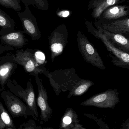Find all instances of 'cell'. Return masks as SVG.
I'll list each match as a JSON object with an SVG mask.
<instances>
[{
  "mask_svg": "<svg viewBox=\"0 0 129 129\" xmlns=\"http://www.w3.org/2000/svg\"><path fill=\"white\" fill-rule=\"evenodd\" d=\"M14 49L13 48L11 47H9L7 46H0V56L2 55V54L4 53V52H6L8 51L13 50Z\"/></svg>",
  "mask_w": 129,
  "mask_h": 129,
  "instance_id": "d4e9b609",
  "label": "cell"
},
{
  "mask_svg": "<svg viewBox=\"0 0 129 129\" xmlns=\"http://www.w3.org/2000/svg\"><path fill=\"white\" fill-rule=\"evenodd\" d=\"M0 5L17 12L21 10L20 0H0Z\"/></svg>",
  "mask_w": 129,
  "mask_h": 129,
  "instance_id": "44dd1931",
  "label": "cell"
},
{
  "mask_svg": "<svg viewBox=\"0 0 129 129\" xmlns=\"http://www.w3.org/2000/svg\"><path fill=\"white\" fill-rule=\"evenodd\" d=\"M68 31L65 24L60 25L48 37L49 48L52 62L57 57L61 55L68 43Z\"/></svg>",
  "mask_w": 129,
  "mask_h": 129,
  "instance_id": "ba28073f",
  "label": "cell"
},
{
  "mask_svg": "<svg viewBox=\"0 0 129 129\" xmlns=\"http://www.w3.org/2000/svg\"><path fill=\"white\" fill-rule=\"evenodd\" d=\"M24 33L23 31H15L1 36L0 39L3 44L7 46L19 48L24 47L28 42Z\"/></svg>",
  "mask_w": 129,
  "mask_h": 129,
  "instance_id": "4fadbf2b",
  "label": "cell"
},
{
  "mask_svg": "<svg viewBox=\"0 0 129 129\" xmlns=\"http://www.w3.org/2000/svg\"><path fill=\"white\" fill-rule=\"evenodd\" d=\"M119 0H92L88 7L93 9L92 16L94 18H99L108 7L115 4Z\"/></svg>",
  "mask_w": 129,
  "mask_h": 129,
  "instance_id": "2e32d148",
  "label": "cell"
},
{
  "mask_svg": "<svg viewBox=\"0 0 129 129\" xmlns=\"http://www.w3.org/2000/svg\"><path fill=\"white\" fill-rule=\"evenodd\" d=\"M44 74L49 79L50 84L57 96L62 92H71L81 79L74 68L56 70L53 72L47 70Z\"/></svg>",
  "mask_w": 129,
  "mask_h": 129,
  "instance_id": "6da1fadb",
  "label": "cell"
},
{
  "mask_svg": "<svg viewBox=\"0 0 129 129\" xmlns=\"http://www.w3.org/2000/svg\"><path fill=\"white\" fill-rule=\"evenodd\" d=\"M2 89L1 88H0V92H1V91H2Z\"/></svg>",
  "mask_w": 129,
  "mask_h": 129,
  "instance_id": "4dcf8cb0",
  "label": "cell"
},
{
  "mask_svg": "<svg viewBox=\"0 0 129 129\" xmlns=\"http://www.w3.org/2000/svg\"><path fill=\"white\" fill-rule=\"evenodd\" d=\"M94 83L89 80L81 79L76 86L69 92L68 98H70L72 96H80L86 92L90 87L94 85Z\"/></svg>",
  "mask_w": 129,
  "mask_h": 129,
  "instance_id": "d6986e66",
  "label": "cell"
},
{
  "mask_svg": "<svg viewBox=\"0 0 129 129\" xmlns=\"http://www.w3.org/2000/svg\"><path fill=\"white\" fill-rule=\"evenodd\" d=\"M16 22L7 13L0 8V35H6L15 31Z\"/></svg>",
  "mask_w": 129,
  "mask_h": 129,
  "instance_id": "e0dca14e",
  "label": "cell"
},
{
  "mask_svg": "<svg viewBox=\"0 0 129 129\" xmlns=\"http://www.w3.org/2000/svg\"><path fill=\"white\" fill-rule=\"evenodd\" d=\"M120 92V91L116 89H110L90 97L80 105L82 106L114 109L120 102L119 95Z\"/></svg>",
  "mask_w": 129,
  "mask_h": 129,
  "instance_id": "8992f818",
  "label": "cell"
},
{
  "mask_svg": "<svg viewBox=\"0 0 129 129\" xmlns=\"http://www.w3.org/2000/svg\"><path fill=\"white\" fill-rule=\"evenodd\" d=\"M91 118L96 120V122L98 123V125L100 126V129H110L109 127H108V126L107 124H105V123L102 122L100 120L98 119H95L94 118L92 117Z\"/></svg>",
  "mask_w": 129,
  "mask_h": 129,
  "instance_id": "cb8c5ba5",
  "label": "cell"
},
{
  "mask_svg": "<svg viewBox=\"0 0 129 129\" xmlns=\"http://www.w3.org/2000/svg\"><path fill=\"white\" fill-rule=\"evenodd\" d=\"M70 12L68 11L64 10L60 11L58 14V15L60 17H67L70 15Z\"/></svg>",
  "mask_w": 129,
  "mask_h": 129,
  "instance_id": "484cf974",
  "label": "cell"
},
{
  "mask_svg": "<svg viewBox=\"0 0 129 129\" xmlns=\"http://www.w3.org/2000/svg\"><path fill=\"white\" fill-rule=\"evenodd\" d=\"M1 97L13 118L23 117L26 119L29 116H31L34 119L38 120L26 104L9 90L2 91Z\"/></svg>",
  "mask_w": 129,
  "mask_h": 129,
  "instance_id": "5b68a950",
  "label": "cell"
},
{
  "mask_svg": "<svg viewBox=\"0 0 129 129\" xmlns=\"http://www.w3.org/2000/svg\"><path fill=\"white\" fill-rule=\"evenodd\" d=\"M128 11L126 10V7L115 6L107 9L103 12L102 19H103L104 20L99 21L98 22L102 23L119 19L126 16V14H128Z\"/></svg>",
  "mask_w": 129,
  "mask_h": 129,
  "instance_id": "9a60e30c",
  "label": "cell"
},
{
  "mask_svg": "<svg viewBox=\"0 0 129 129\" xmlns=\"http://www.w3.org/2000/svg\"><path fill=\"white\" fill-rule=\"evenodd\" d=\"M72 129H87L83 127L82 125L79 123H77L75 124V125L74 126Z\"/></svg>",
  "mask_w": 129,
  "mask_h": 129,
  "instance_id": "83f0119b",
  "label": "cell"
},
{
  "mask_svg": "<svg viewBox=\"0 0 129 129\" xmlns=\"http://www.w3.org/2000/svg\"><path fill=\"white\" fill-rule=\"evenodd\" d=\"M17 63L13 59L12 54H7L0 60V86L4 90L8 80L15 72Z\"/></svg>",
  "mask_w": 129,
  "mask_h": 129,
  "instance_id": "8fae6325",
  "label": "cell"
},
{
  "mask_svg": "<svg viewBox=\"0 0 129 129\" xmlns=\"http://www.w3.org/2000/svg\"><path fill=\"white\" fill-rule=\"evenodd\" d=\"M17 14L22 22L24 33L29 36L33 41L40 39L41 33L36 18L30 10L26 8L23 12H18Z\"/></svg>",
  "mask_w": 129,
  "mask_h": 129,
  "instance_id": "9c48e42d",
  "label": "cell"
},
{
  "mask_svg": "<svg viewBox=\"0 0 129 129\" xmlns=\"http://www.w3.org/2000/svg\"><path fill=\"white\" fill-rule=\"evenodd\" d=\"M77 123H79L77 114L72 108H68L61 119L59 129H72Z\"/></svg>",
  "mask_w": 129,
  "mask_h": 129,
  "instance_id": "ac0fdd59",
  "label": "cell"
},
{
  "mask_svg": "<svg viewBox=\"0 0 129 129\" xmlns=\"http://www.w3.org/2000/svg\"><path fill=\"white\" fill-rule=\"evenodd\" d=\"M6 129H13L12 128H10V127H8V128H6Z\"/></svg>",
  "mask_w": 129,
  "mask_h": 129,
  "instance_id": "f546056e",
  "label": "cell"
},
{
  "mask_svg": "<svg viewBox=\"0 0 129 129\" xmlns=\"http://www.w3.org/2000/svg\"><path fill=\"white\" fill-rule=\"evenodd\" d=\"M33 54L38 65L41 67H45V66L47 62L45 54L38 49H34Z\"/></svg>",
  "mask_w": 129,
  "mask_h": 129,
  "instance_id": "7402d4cb",
  "label": "cell"
},
{
  "mask_svg": "<svg viewBox=\"0 0 129 129\" xmlns=\"http://www.w3.org/2000/svg\"><path fill=\"white\" fill-rule=\"evenodd\" d=\"M77 40L79 51L84 60L101 70H105L104 61L92 43L80 31L77 32Z\"/></svg>",
  "mask_w": 129,
  "mask_h": 129,
  "instance_id": "277c9868",
  "label": "cell"
},
{
  "mask_svg": "<svg viewBox=\"0 0 129 129\" xmlns=\"http://www.w3.org/2000/svg\"><path fill=\"white\" fill-rule=\"evenodd\" d=\"M43 129H54L52 128H50V127H44Z\"/></svg>",
  "mask_w": 129,
  "mask_h": 129,
  "instance_id": "f1b7e54d",
  "label": "cell"
},
{
  "mask_svg": "<svg viewBox=\"0 0 129 129\" xmlns=\"http://www.w3.org/2000/svg\"><path fill=\"white\" fill-rule=\"evenodd\" d=\"M85 22L88 31L103 42L109 52V56L114 65L119 67L129 69V54L115 47L104 34L99 29L95 28L91 23L86 20Z\"/></svg>",
  "mask_w": 129,
  "mask_h": 129,
  "instance_id": "7a4b0ae2",
  "label": "cell"
},
{
  "mask_svg": "<svg viewBox=\"0 0 129 129\" xmlns=\"http://www.w3.org/2000/svg\"><path fill=\"white\" fill-rule=\"evenodd\" d=\"M35 80L38 86V94L37 102L41 110L40 117L42 121L47 122L52 115L53 109L48 104L47 92L42 84L41 79L37 76L35 77Z\"/></svg>",
  "mask_w": 129,
  "mask_h": 129,
  "instance_id": "30bf717a",
  "label": "cell"
},
{
  "mask_svg": "<svg viewBox=\"0 0 129 129\" xmlns=\"http://www.w3.org/2000/svg\"><path fill=\"white\" fill-rule=\"evenodd\" d=\"M8 127L16 129L12 119L2 103L0 102V129H4Z\"/></svg>",
  "mask_w": 129,
  "mask_h": 129,
  "instance_id": "ffe728a7",
  "label": "cell"
},
{
  "mask_svg": "<svg viewBox=\"0 0 129 129\" xmlns=\"http://www.w3.org/2000/svg\"><path fill=\"white\" fill-rule=\"evenodd\" d=\"M121 129H129V118L122 124Z\"/></svg>",
  "mask_w": 129,
  "mask_h": 129,
  "instance_id": "4316f807",
  "label": "cell"
},
{
  "mask_svg": "<svg viewBox=\"0 0 129 129\" xmlns=\"http://www.w3.org/2000/svg\"><path fill=\"white\" fill-rule=\"evenodd\" d=\"M18 129H43L39 126H37L35 120L30 119L24 122L20 126Z\"/></svg>",
  "mask_w": 129,
  "mask_h": 129,
  "instance_id": "603a6c76",
  "label": "cell"
},
{
  "mask_svg": "<svg viewBox=\"0 0 129 129\" xmlns=\"http://www.w3.org/2000/svg\"><path fill=\"white\" fill-rule=\"evenodd\" d=\"M104 34L109 41L116 48L129 54V40L120 34L113 33L101 28H97Z\"/></svg>",
  "mask_w": 129,
  "mask_h": 129,
  "instance_id": "5bb4252c",
  "label": "cell"
},
{
  "mask_svg": "<svg viewBox=\"0 0 129 129\" xmlns=\"http://www.w3.org/2000/svg\"><path fill=\"white\" fill-rule=\"evenodd\" d=\"M12 54L13 59L18 64L22 66L26 73L33 76H38L47 70L45 67H39L36 63L33 54V49L17 50Z\"/></svg>",
  "mask_w": 129,
  "mask_h": 129,
  "instance_id": "52a82bcc",
  "label": "cell"
},
{
  "mask_svg": "<svg viewBox=\"0 0 129 129\" xmlns=\"http://www.w3.org/2000/svg\"><path fill=\"white\" fill-rule=\"evenodd\" d=\"M97 28H101L113 33L120 34L129 38V17L121 18L106 22L95 23Z\"/></svg>",
  "mask_w": 129,
  "mask_h": 129,
  "instance_id": "7c38bea8",
  "label": "cell"
},
{
  "mask_svg": "<svg viewBox=\"0 0 129 129\" xmlns=\"http://www.w3.org/2000/svg\"><path fill=\"white\" fill-rule=\"evenodd\" d=\"M128 39H129V38H128Z\"/></svg>",
  "mask_w": 129,
  "mask_h": 129,
  "instance_id": "1f68e13d",
  "label": "cell"
},
{
  "mask_svg": "<svg viewBox=\"0 0 129 129\" xmlns=\"http://www.w3.org/2000/svg\"><path fill=\"white\" fill-rule=\"evenodd\" d=\"M9 91L19 98L22 99L36 119L38 120L39 113L36 101V95L31 79L27 82L26 89L20 85L15 79L10 78L6 84Z\"/></svg>",
  "mask_w": 129,
  "mask_h": 129,
  "instance_id": "3957f363",
  "label": "cell"
}]
</instances>
